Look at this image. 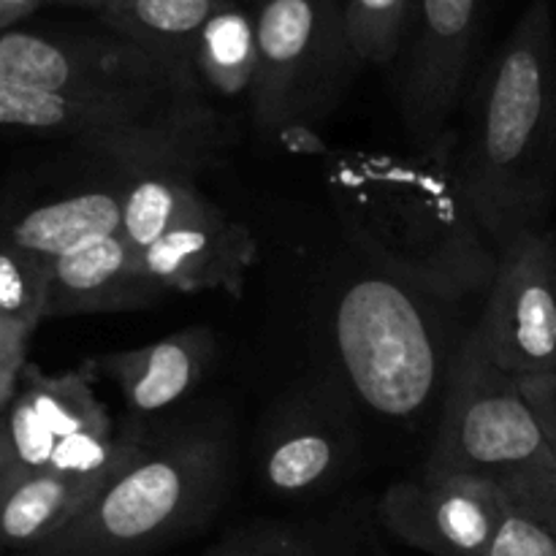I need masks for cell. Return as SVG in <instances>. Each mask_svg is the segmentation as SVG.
Segmentation results:
<instances>
[{"mask_svg":"<svg viewBox=\"0 0 556 556\" xmlns=\"http://www.w3.org/2000/svg\"><path fill=\"white\" fill-rule=\"evenodd\" d=\"M454 150L456 134L432 152H345L326 182L348 242L372 269L440 302L489 291L500 261L462 193Z\"/></svg>","mask_w":556,"mask_h":556,"instance_id":"cell-1","label":"cell"},{"mask_svg":"<svg viewBox=\"0 0 556 556\" xmlns=\"http://www.w3.org/2000/svg\"><path fill=\"white\" fill-rule=\"evenodd\" d=\"M454 172L497 253L548 228L556 190V33L535 0L483 68L456 130Z\"/></svg>","mask_w":556,"mask_h":556,"instance_id":"cell-2","label":"cell"},{"mask_svg":"<svg viewBox=\"0 0 556 556\" xmlns=\"http://www.w3.org/2000/svg\"><path fill=\"white\" fill-rule=\"evenodd\" d=\"M231 486V448L212 424L139 427L136 448L74 521L16 556H157L199 535Z\"/></svg>","mask_w":556,"mask_h":556,"instance_id":"cell-3","label":"cell"},{"mask_svg":"<svg viewBox=\"0 0 556 556\" xmlns=\"http://www.w3.org/2000/svg\"><path fill=\"white\" fill-rule=\"evenodd\" d=\"M0 130L74 141L125 177L199 174L226 147V119L201 90L60 96L0 79Z\"/></svg>","mask_w":556,"mask_h":556,"instance_id":"cell-4","label":"cell"},{"mask_svg":"<svg viewBox=\"0 0 556 556\" xmlns=\"http://www.w3.org/2000/svg\"><path fill=\"white\" fill-rule=\"evenodd\" d=\"M424 467L486 481L510 505L556 530V465L535 407L478 340L451 358L438 438Z\"/></svg>","mask_w":556,"mask_h":556,"instance_id":"cell-5","label":"cell"},{"mask_svg":"<svg viewBox=\"0 0 556 556\" xmlns=\"http://www.w3.org/2000/svg\"><path fill=\"white\" fill-rule=\"evenodd\" d=\"M258 68L250 114L266 139L309 130L345 92L353 54L342 0H258Z\"/></svg>","mask_w":556,"mask_h":556,"instance_id":"cell-6","label":"cell"},{"mask_svg":"<svg viewBox=\"0 0 556 556\" xmlns=\"http://www.w3.org/2000/svg\"><path fill=\"white\" fill-rule=\"evenodd\" d=\"M424 299L389 277H362L340 296L337 353L358 400L391 418L427 407L443 378L440 342Z\"/></svg>","mask_w":556,"mask_h":556,"instance_id":"cell-7","label":"cell"},{"mask_svg":"<svg viewBox=\"0 0 556 556\" xmlns=\"http://www.w3.org/2000/svg\"><path fill=\"white\" fill-rule=\"evenodd\" d=\"M92 369L81 364L63 375H43L25 364L5 407L14 470H52L65 476H101L130 448V429L117 438L106 405L92 391Z\"/></svg>","mask_w":556,"mask_h":556,"instance_id":"cell-8","label":"cell"},{"mask_svg":"<svg viewBox=\"0 0 556 556\" xmlns=\"http://www.w3.org/2000/svg\"><path fill=\"white\" fill-rule=\"evenodd\" d=\"M497 255L486 307L470 334L519 386L556 380V233H527Z\"/></svg>","mask_w":556,"mask_h":556,"instance_id":"cell-9","label":"cell"},{"mask_svg":"<svg viewBox=\"0 0 556 556\" xmlns=\"http://www.w3.org/2000/svg\"><path fill=\"white\" fill-rule=\"evenodd\" d=\"M0 79L60 96L201 90L199 81L179 79L109 30L33 33L11 27L0 33Z\"/></svg>","mask_w":556,"mask_h":556,"instance_id":"cell-10","label":"cell"},{"mask_svg":"<svg viewBox=\"0 0 556 556\" xmlns=\"http://www.w3.org/2000/svg\"><path fill=\"white\" fill-rule=\"evenodd\" d=\"M356 440L345 391L329 378L302 383L266 418L255 470L275 497H318L345 478Z\"/></svg>","mask_w":556,"mask_h":556,"instance_id":"cell-11","label":"cell"},{"mask_svg":"<svg viewBox=\"0 0 556 556\" xmlns=\"http://www.w3.org/2000/svg\"><path fill=\"white\" fill-rule=\"evenodd\" d=\"M481 25V0H416L400 65V114L416 152H432L456 134Z\"/></svg>","mask_w":556,"mask_h":556,"instance_id":"cell-12","label":"cell"},{"mask_svg":"<svg viewBox=\"0 0 556 556\" xmlns=\"http://www.w3.org/2000/svg\"><path fill=\"white\" fill-rule=\"evenodd\" d=\"M497 486L421 467L378 497V525L394 541L429 556H486L508 510Z\"/></svg>","mask_w":556,"mask_h":556,"instance_id":"cell-13","label":"cell"},{"mask_svg":"<svg viewBox=\"0 0 556 556\" xmlns=\"http://www.w3.org/2000/svg\"><path fill=\"white\" fill-rule=\"evenodd\" d=\"M139 258L172 296L223 291L239 299L258 261V239L201 193L182 220L141 250Z\"/></svg>","mask_w":556,"mask_h":556,"instance_id":"cell-14","label":"cell"},{"mask_svg":"<svg viewBox=\"0 0 556 556\" xmlns=\"http://www.w3.org/2000/svg\"><path fill=\"white\" fill-rule=\"evenodd\" d=\"M217 356V337L210 326H188L150 345L103 353L87 362L123 396L134 427H147L161 413L172 410L199 389Z\"/></svg>","mask_w":556,"mask_h":556,"instance_id":"cell-15","label":"cell"},{"mask_svg":"<svg viewBox=\"0 0 556 556\" xmlns=\"http://www.w3.org/2000/svg\"><path fill=\"white\" fill-rule=\"evenodd\" d=\"M375 505L353 494L315 514L248 521L201 556H391Z\"/></svg>","mask_w":556,"mask_h":556,"instance_id":"cell-16","label":"cell"},{"mask_svg":"<svg viewBox=\"0 0 556 556\" xmlns=\"http://www.w3.org/2000/svg\"><path fill=\"white\" fill-rule=\"evenodd\" d=\"M172 293L144 269L119 233L49 264L43 320L71 315L130 313L161 304Z\"/></svg>","mask_w":556,"mask_h":556,"instance_id":"cell-17","label":"cell"},{"mask_svg":"<svg viewBox=\"0 0 556 556\" xmlns=\"http://www.w3.org/2000/svg\"><path fill=\"white\" fill-rule=\"evenodd\" d=\"M136 440H139V427H130L128 454L101 476H65L52 470L11 476L0 489V554H25L58 535L134 454Z\"/></svg>","mask_w":556,"mask_h":556,"instance_id":"cell-18","label":"cell"},{"mask_svg":"<svg viewBox=\"0 0 556 556\" xmlns=\"http://www.w3.org/2000/svg\"><path fill=\"white\" fill-rule=\"evenodd\" d=\"M119 223L123 190L119 185H106L76 190L71 195L27 206L16 215L0 217V237L52 264L87 244L119 233Z\"/></svg>","mask_w":556,"mask_h":556,"instance_id":"cell-19","label":"cell"},{"mask_svg":"<svg viewBox=\"0 0 556 556\" xmlns=\"http://www.w3.org/2000/svg\"><path fill=\"white\" fill-rule=\"evenodd\" d=\"M226 0H117L101 20L157 65L188 81L195 79V43L206 22Z\"/></svg>","mask_w":556,"mask_h":556,"instance_id":"cell-20","label":"cell"},{"mask_svg":"<svg viewBox=\"0 0 556 556\" xmlns=\"http://www.w3.org/2000/svg\"><path fill=\"white\" fill-rule=\"evenodd\" d=\"M193 68L210 101L212 98L217 101L248 98L250 101L255 68H258L255 11L244 9L242 0H226L201 30Z\"/></svg>","mask_w":556,"mask_h":556,"instance_id":"cell-21","label":"cell"},{"mask_svg":"<svg viewBox=\"0 0 556 556\" xmlns=\"http://www.w3.org/2000/svg\"><path fill=\"white\" fill-rule=\"evenodd\" d=\"M123 223L119 237L141 253L172 231L185 212L199 201L201 188L193 174L185 172H141L125 177Z\"/></svg>","mask_w":556,"mask_h":556,"instance_id":"cell-22","label":"cell"},{"mask_svg":"<svg viewBox=\"0 0 556 556\" xmlns=\"http://www.w3.org/2000/svg\"><path fill=\"white\" fill-rule=\"evenodd\" d=\"M353 54L362 65H394L405 47L416 0H342Z\"/></svg>","mask_w":556,"mask_h":556,"instance_id":"cell-23","label":"cell"},{"mask_svg":"<svg viewBox=\"0 0 556 556\" xmlns=\"http://www.w3.org/2000/svg\"><path fill=\"white\" fill-rule=\"evenodd\" d=\"M49 264L0 237V318L30 334L43 320Z\"/></svg>","mask_w":556,"mask_h":556,"instance_id":"cell-24","label":"cell"},{"mask_svg":"<svg viewBox=\"0 0 556 556\" xmlns=\"http://www.w3.org/2000/svg\"><path fill=\"white\" fill-rule=\"evenodd\" d=\"M486 556H556V530L527 510L508 505Z\"/></svg>","mask_w":556,"mask_h":556,"instance_id":"cell-25","label":"cell"},{"mask_svg":"<svg viewBox=\"0 0 556 556\" xmlns=\"http://www.w3.org/2000/svg\"><path fill=\"white\" fill-rule=\"evenodd\" d=\"M521 389H525L527 400L532 402L543 429H546V438L548 443H552V454L556 465V380H546V383H535V386H521Z\"/></svg>","mask_w":556,"mask_h":556,"instance_id":"cell-26","label":"cell"},{"mask_svg":"<svg viewBox=\"0 0 556 556\" xmlns=\"http://www.w3.org/2000/svg\"><path fill=\"white\" fill-rule=\"evenodd\" d=\"M27 337L22 329H16L14 324L0 318V358L3 362H14V364H25V342Z\"/></svg>","mask_w":556,"mask_h":556,"instance_id":"cell-27","label":"cell"},{"mask_svg":"<svg viewBox=\"0 0 556 556\" xmlns=\"http://www.w3.org/2000/svg\"><path fill=\"white\" fill-rule=\"evenodd\" d=\"M47 0H0V33L11 30L20 20L30 16Z\"/></svg>","mask_w":556,"mask_h":556,"instance_id":"cell-28","label":"cell"},{"mask_svg":"<svg viewBox=\"0 0 556 556\" xmlns=\"http://www.w3.org/2000/svg\"><path fill=\"white\" fill-rule=\"evenodd\" d=\"M11 470H14V445H11L9 418L5 413H0V489L11 478Z\"/></svg>","mask_w":556,"mask_h":556,"instance_id":"cell-29","label":"cell"},{"mask_svg":"<svg viewBox=\"0 0 556 556\" xmlns=\"http://www.w3.org/2000/svg\"><path fill=\"white\" fill-rule=\"evenodd\" d=\"M25 364H14V362H3L0 358V413H5V407L11 405L16 391V380H20V369Z\"/></svg>","mask_w":556,"mask_h":556,"instance_id":"cell-30","label":"cell"},{"mask_svg":"<svg viewBox=\"0 0 556 556\" xmlns=\"http://www.w3.org/2000/svg\"><path fill=\"white\" fill-rule=\"evenodd\" d=\"M54 3H68V5H85V9H96L98 14L112 9L117 0H54Z\"/></svg>","mask_w":556,"mask_h":556,"instance_id":"cell-31","label":"cell"},{"mask_svg":"<svg viewBox=\"0 0 556 556\" xmlns=\"http://www.w3.org/2000/svg\"><path fill=\"white\" fill-rule=\"evenodd\" d=\"M253 3H258V0H253Z\"/></svg>","mask_w":556,"mask_h":556,"instance_id":"cell-32","label":"cell"}]
</instances>
